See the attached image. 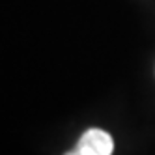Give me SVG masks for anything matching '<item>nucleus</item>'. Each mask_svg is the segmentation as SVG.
I'll list each match as a JSON object with an SVG mask.
<instances>
[{"label":"nucleus","instance_id":"obj_1","mask_svg":"<svg viewBox=\"0 0 155 155\" xmlns=\"http://www.w3.org/2000/svg\"><path fill=\"white\" fill-rule=\"evenodd\" d=\"M114 140L107 131L92 127L82 133V137L77 142L75 150L64 155H112Z\"/></svg>","mask_w":155,"mask_h":155}]
</instances>
